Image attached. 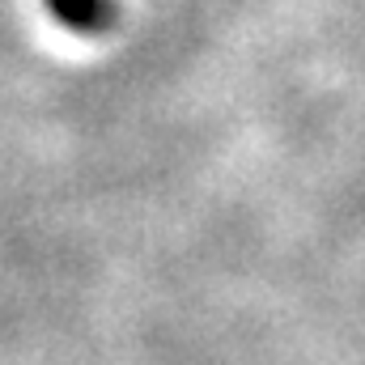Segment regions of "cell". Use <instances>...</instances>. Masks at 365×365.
I'll use <instances>...</instances> for the list:
<instances>
[{
	"label": "cell",
	"mask_w": 365,
	"mask_h": 365,
	"mask_svg": "<svg viewBox=\"0 0 365 365\" xmlns=\"http://www.w3.org/2000/svg\"><path fill=\"white\" fill-rule=\"evenodd\" d=\"M43 4L64 30L86 34V38L115 30V21H119V0H43Z\"/></svg>",
	"instance_id": "6da1fadb"
}]
</instances>
